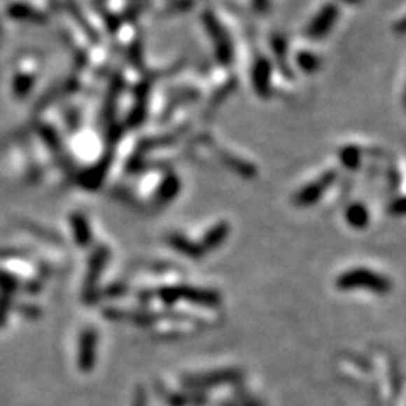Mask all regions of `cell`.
Masks as SVG:
<instances>
[{"instance_id":"1","label":"cell","mask_w":406,"mask_h":406,"mask_svg":"<svg viewBox=\"0 0 406 406\" xmlns=\"http://www.w3.org/2000/svg\"><path fill=\"white\" fill-rule=\"evenodd\" d=\"M335 286L342 291L351 290H365L371 293L384 295L389 293L393 288L391 281L383 274H377L368 267H356V270L345 271L337 278Z\"/></svg>"},{"instance_id":"2","label":"cell","mask_w":406,"mask_h":406,"mask_svg":"<svg viewBox=\"0 0 406 406\" xmlns=\"http://www.w3.org/2000/svg\"><path fill=\"white\" fill-rule=\"evenodd\" d=\"M203 24H205L206 32H209L210 39H212L215 56H217L218 63L227 66L234 61V48H232V41H230L229 34H227L225 27L222 26L220 20H218L210 10L203 12L202 15Z\"/></svg>"},{"instance_id":"3","label":"cell","mask_w":406,"mask_h":406,"mask_svg":"<svg viewBox=\"0 0 406 406\" xmlns=\"http://www.w3.org/2000/svg\"><path fill=\"white\" fill-rule=\"evenodd\" d=\"M337 19H339V7L335 4H325L322 9L316 12L315 18L308 22L304 34H307V38L315 41L322 39L332 31Z\"/></svg>"},{"instance_id":"4","label":"cell","mask_w":406,"mask_h":406,"mask_svg":"<svg viewBox=\"0 0 406 406\" xmlns=\"http://www.w3.org/2000/svg\"><path fill=\"white\" fill-rule=\"evenodd\" d=\"M164 296V300L168 302H178V300H186V302H192L197 304H206V307H215V304L220 303V296L215 293L212 290H198V288H169L161 293Z\"/></svg>"},{"instance_id":"5","label":"cell","mask_w":406,"mask_h":406,"mask_svg":"<svg viewBox=\"0 0 406 406\" xmlns=\"http://www.w3.org/2000/svg\"><path fill=\"white\" fill-rule=\"evenodd\" d=\"M335 181V172H327L316 181L308 183L304 185L302 190L293 197V203L296 206H310L315 205L320 198L323 197V193L327 192L328 186Z\"/></svg>"},{"instance_id":"6","label":"cell","mask_w":406,"mask_h":406,"mask_svg":"<svg viewBox=\"0 0 406 406\" xmlns=\"http://www.w3.org/2000/svg\"><path fill=\"white\" fill-rule=\"evenodd\" d=\"M271 63L262 56H259L253 64V87L255 93H258L261 99H267L271 95Z\"/></svg>"},{"instance_id":"7","label":"cell","mask_w":406,"mask_h":406,"mask_svg":"<svg viewBox=\"0 0 406 406\" xmlns=\"http://www.w3.org/2000/svg\"><path fill=\"white\" fill-rule=\"evenodd\" d=\"M168 242L174 251H178L180 254L188 255V258H192V259H200L202 255L205 254V251L202 249L200 244H195L192 241H188V239H186L185 235H181V234L168 235Z\"/></svg>"},{"instance_id":"8","label":"cell","mask_w":406,"mask_h":406,"mask_svg":"<svg viewBox=\"0 0 406 406\" xmlns=\"http://www.w3.org/2000/svg\"><path fill=\"white\" fill-rule=\"evenodd\" d=\"M229 232H230V229L225 222H220V223H217V225H214L209 232L203 235L202 244H200L202 249L205 251V253H209V251H214V249H217V247H220L223 241L229 237Z\"/></svg>"},{"instance_id":"9","label":"cell","mask_w":406,"mask_h":406,"mask_svg":"<svg viewBox=\"0 0 406 406\" xmlns=\"http://www.w3.org/2000/svg\"><path fill=\"white\" fill-rule=\"evenodd\" d=\"M345 220L354 229H364L369 223V212L363 203H352L345 210Z\"/></svg>"},{"instance_id":"10","label":"cell","mask_w":406,"mask_h":406,"mask_svg":"<svg viewBox=\"0 0 406 406\" xmlns=\"http://www.w3.org/2000/svg\"><path fill=\"white\" fill-rule=\"evenodd\" d=\"M271 48H273L274 55H276V61L279 64V70H281L283 75H286L288 78H293V73H291L290 66L286 63V39L283 36L274 34L273 39H271Z\"/></svg>"},{"instance_id":"11","label":"cell","mask_w":406,"mask_h":406,"mask_svg":"<svg viewBox=\"0 0 406 406\" xmlns=\"http://www.w3.org/2000/svg\"><path fill=\"white\" fill-rule=\"evenodd\" d=\"M234 372L232 371H220V372H212V374L200 376V377H193L192 381H188V384L192 386H215V384H222V383H229V381L234 379Z\"/></svg>"},{"instance_id":"12","label":"cell","mask_w":406,"mask_h":406,"mask_svg":"<svg viewBox=\"0 0 406 406\" xmlns=\"http://www.w3.org/2000/svg\"><path fill=\"white\" fill-rule=\"evenodd\" d=\"M222 156V161L225 162L229 168H232L234 172H237L239 174H242L244 178H251L253 174L255 173V169L253 168L251 164H247L246 161H241V160H237V158H234L232 154H225V153H222L220 154Z\"/></svg>"},{"instance_id":"13","label":"cell","mask_w":406,"mask_h":406,"mask_svg":"<svg viewBox=\"0 0 406 406\" xmlns=\"http://www.w3.org/2000/svg\"><path fill=\"white\" fill-rule=\"evenodd\" d=\"M340 161L347 169H357L360 164V151L356 146H345L342 151L339 153Z\"/></svg>"},{"instance_id":"14","label":"cell","mask_w":406,"mask_h":406,"mask_svg":"<svg viewBox=\"0 0 406 406\" xmlns=\"http://www.w3.org/2000/svg\"><path fill=\"white\" fill-rule=\"evenodd\" d=\"M296 61H298V66L302 68V71L304 73H315L320 68V58L315 56L314 52L302 51L296 56Z\"/></svg>"},{"instance_id":"15","label":"cell","mask_w":406,"mask_h":406,"mask_svg":"<svg viewBox=\"0 0 406 406\" xmlns=\"http://www.w3.org/2000/svg\"><path fill=\"white\" fill-rule=\"evenodd\" d=\"M178 192H180V180H178V176H174V174H169L168 178H166V181L161 185V198L162 200H173L174 197H176Z\"/></svg>"},{"instance_id":"16","label":"cell","mask_w":406,"mask_h":406,"mask_svg":"<svg viewBox=\"0 0 406 406\" xmlns=\"http://www.w3.org/2000/svg\"><path fill=\"white\" fill-rule=\"evenodd\" d=\"M388 210H389V214L396 215V217H400V215H406V197H401L393 202Z\"/></svg>"},{"instance_id":"17","label":"cell","mask_w":406,"mask_h":406,"mask_svg":"<svg viewBox=\"0 0 406 406\" xmlns=\"http://www.w3.org/2000/svg\"><path fill=\"white\" fill-rule=\"evenodd\" d=\"M251 2H253V9L255 14L266 15L267 12H270V6H271L270 0H251Z\"/></svg>"},{"instance_id":"18","label":"cell","mask_w":406,"mask_h":406,"mask_svg":"<svg viewBox=\"0 0 406 406\" xmlns=\"http://www.w3.org/2000/svg\"><path fill=\"white\" fill-rule=\"evenodd\" d=\"M395 31L398 32V34H406V15L403 19L398 20L396 26H395Z\"/></svg>"},{"instance_id":"19","label":"cell","mask_w":406,"mask_h":406,"mask_svg":"<svg viewBox=\"0 0 406 406\" xmlns=\"http://www.w3.org/2000/svg\"><path fill=\"white\" fill-rule=\"evenodd\" d=\"M342 2H345V4H360L363 0H342Z\"/></svg>"},{"instance_id":"20","label":"cell","mask_w":406,"mask_h":406,"mask_svg":"<svg viewBox=\"0 0 406 406\" xmlns=\"http://www.w3.org/2000/svg\"><path fill=\"white\" fill-rule=\"evenodd\" d=\"M403 105H405V111H406V90H405V97H403Z\"/></svg>"}]
</instances>
